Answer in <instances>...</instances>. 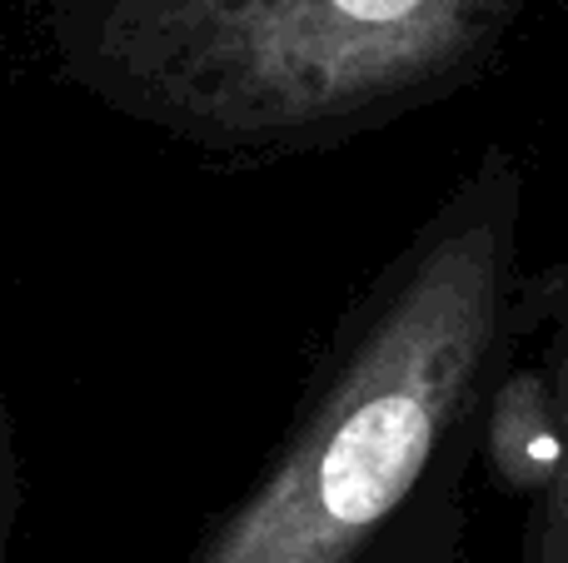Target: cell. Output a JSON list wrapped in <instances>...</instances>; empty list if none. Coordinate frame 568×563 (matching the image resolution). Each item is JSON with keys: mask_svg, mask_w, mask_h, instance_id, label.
I'll return each instance as SVG.
<instances>
[{"mask_svg": "<svg viewBox=\"0 0 568 563\" xmlns=\"http://www.w3.org/2000/svg\"><path fill=\"white\" fill-rule=\"evenodd\" d=\"M534 0H75L55 55L95 105L225 155L344 135L469 80Z\"/></svg>", "mask_w": 568, "mask_h": 563, "instance_id": "1", "label": "cell"}, {"mask_svg": "<svg viewBox=\"0 0 568 563\" xmlns=\"http://www.w3.org/2000/svg\"><path fill=\"white\" fill-rule=\"evenodd\" d=\"M514 175L489 165L404 255L339 375L190 563H354L414 494L499 339Z\"/></svg>", "mask_w": 568, "mask_h": 563, "instance_id": "2", "label": "cell"}, {"mask_svg": "<svg viewBox=\"0 0 568 563\" xmlns=\"http://www.w3.org/2000/svg\"><path fill=\"white\" fill-rule=\"evenodd\" d=\"M489 459L504 484L514 489H549L559 464V409L554 385L539 375H514L494 399Z\"/></svg>", "mask_w": 568, "mask_h": 563, "instance_id": "3", "label": "cell"}, {"mask_svg": "<svg viewBox=\"0 0 568 563\" xmlns=\"http://www.w3.org/2000/svg\"><path fill=\"white\" fill-rule=\"evenodd\" d=\"M554 409H559V464H554V479L544 489L529 563H568V315H564L559 375H554Z\"/></svg>", "mask_w": 568, "mask_h": 563, "instance_id": "4", "label": "cell"}, {"mask_svg": "<svg viewBox=\"0 0 568 563\" xmlns=\"http://www.w3.org/2000/svg\"><path fill=\"white\" fill-rule=\"evenodd\" d=\"M16 519H20V474L10 444V409L0 389V563H16Z\"/></svg>", "mask_w": 568, "mask_h": 563, "instance_id": "5", "label": "cell"}]
</instances>
